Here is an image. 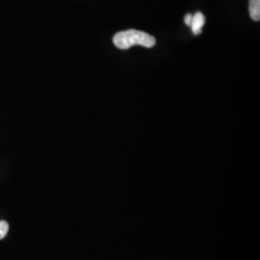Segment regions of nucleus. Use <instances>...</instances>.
I'll use <instances>...</instances> for the list:
<instances>
[{
	"label": "nucleus",
	"mask_w": 260,
	"mask_h": 260,
	"mask_svg": "<svg viewBox=\"0 0 260 260\" xmlns=\"http://www.w3.org/2000/svg\"><path fill=\"white\" fill-rule=\"evenodd\" d=\"M113 43L120 49H128L133 46L152 47L155 45V39L146 32L131 29L117 33L113 38Z\"/></svg>",
	"instance_id": "1"
},
{
	"label": "nucleus",
	"mask_w": 260,
	"mask_h": 260,
	"mask_svg": "<svg viewBox=\"0 0 260 260\" xmlns=\"http://www.w3.org/2000/svg\"><path fill=\"white\" fill-rule=\"evenodd\" d=\"M205 16L203 15V13L201 12H198L197 14H195L193 16V19H192V22H191V28H192V31L195 35H200L202 33V30L203 27L205 25Z\"/></svg>",
	"instance_id": "2"
},
{
	"label": "nucleus",
	"mask_w": 260,
	"mask_h": 260,
	"mask_svg": "<svg viewBox=\"0 0 260 260\" xmlns=\"http://www.w3.org/2000/svg\"><path fill=\"white\" fill-rule=\"evenodd\" d=\"M250 15L251 19L255 21L260 19V0H250Z\"/></svg>",
	"instance_id": "3"
},
{
	"label": "nucleus",
	"mask_w": 260,
	"mask_h": 260,
	"mask_svg": "<svg viewBox=\"0 0 260 260\" xmlns=\"http://www.w3.org/2000/svg\"><path fill=\"white\" fill-rule=\"evenodd\" d=\"M9 232V224L5 221H0V240H2Z\"/></svg>",
	"instance_id": "4"
},
{
	"label": "nucleus",
	"mask_w": 260,
	"mask_h": 260,
	"mask_svg": "<svg viewBox=\"0 0 260 260\" xmlns=\"http://www.w3.org/2000/svg\"><path fill=\"white\" fill-rule=\"evenodd\" d=\"M192 19H193V15H191V14H188V15H186L185 19H184V21H185V24L187 25H191V22H192Z\"/></svg>",
	"instance_id": "5"
}]
</instances>
